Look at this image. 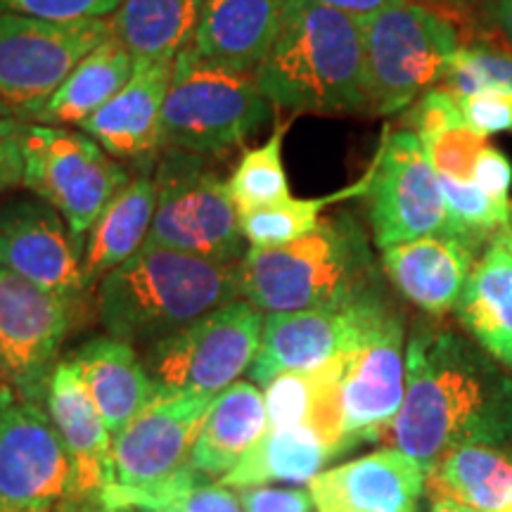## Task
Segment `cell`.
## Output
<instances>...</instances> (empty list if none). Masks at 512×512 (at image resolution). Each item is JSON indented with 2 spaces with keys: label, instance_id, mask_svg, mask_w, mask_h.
I'll list each match as a JSON object with an SVG mask.
<instances>
[{
  "label": "cell",
  "instance_id": "30bf717a",
  "mask_svg": "<svg viewBox=\"0 0 512 512\" xmlns=\"http://www.w3.org/2000/svg\"><path fill=\"white\" fill-rule=\"evenodd\" d=\"M110 34V19L0 15V117L34 124L62 81Z\"/></svg>",
  "mask_w": 512,
  "mask_h": 512
},
{
  "label": "cell",
  "instance_id": "3957f363",
  "mask_svg": "<svg viewBox=\"0 0 512 512\" xmlns=\"http://www.w3.org/2000/svg\"><path fill=\"white\" fill-rule=\"evenodd\" d=\"M240 290L259 311L283 313L347 309L382 287L366 230L351 214H337L290 245L249 247Z\"/></svg>",
  "mask_w": 512,
  "mask_h": 512
},
{
  "label": "cell",
  "instance_id": "4dcf8cb0",
  "mask_svg": "<svg viewBox=\"0 0 512 512\" xmlns=\"http://www.w3.org/2000/svg\"><path fill=\"white\" fill-rule=\"evenodd\" d=\"M292 121H278L271 138L247 150L226 181L228 195L240 214L290 200V181L283 162L285 136Z\"/></svg>",
  "mask_w": 512,
  "mask_h": 512
},
{
  "label": "cell",
  "instance_id": "ab89813d",
  "mask_svg": "<svg viewBox=\"0 0 512 512\" xmlns=\"http://www.w3.org/2000/svg\"><path fill=\"white\" fill-rule=\"evenodd\" d=\"M320 3L361 19L375 15L380 10L396 8V5H427V8H434L439 12H465L470 8L472 0H320Z\"/></svg>",
  "mask_w": 512,
  "mask_h": 512
},
{
  "label": "cell",
  "instance_id": "7bdbcfd3",
  "mask_svg": "<svg viewBox=\"0 0 512 512\" xmlns=\"http://www.w3.org/2000/svg\"><path fill=\"white\" fill-rule=\"evenodd\" d=\"M10 389H12V384H10V380H8V375H5L3 366H0V394L10 392ZM12 392H15V389H12Z\"/></svg>",
  "mask_w": 512,
  "mask_h": 512
},
{
  "label": "cell",
  "instance_id": "8fae6325",
  "mask_svg": "<svg viewBox=\"0 0 512 512\" xmlns=\"http://www.w3.org/2000/svg\"><path fill=\"white\" fill-rule=\"evenodd\" d=\"M370 226L380 249L427 235H458L439 174L413 131L387 133L370 166Z\"/></svg>",
  "mask_w": 512,
  "mask_h": 512
},
{
  "label": "cell",
  "instance_id": "74e56055",
  "mask_svg": "<svg viewBox=\"0 0 512 512\" xmlns=\"http://www.w3.org/2000/svg\"><path fill=\"white\" fill-rule=\"evenodd\" d=\"M24 133L27 121L0 117V197L24 185Z\"/></svg>",
  "mask_w": 512,
  "mask_h": 512
},
{
  "label": "cell",
  "instance_id": "484cf974",
  "mask_svg": "<svg viewBox=\"0 0 512 512\" xmlns=\"http://www.w3.org/2000/svg\"><path fill=\"white\" fill-rule=\"evenodd\" d=\"M136 72V60L112 31L72 69L34 124L81 126L110 102Z\"/></svg>",
  "mask_w": 512,
  "mask_h": 512
},
{
  "label": "cell",
  "instance_id": "f546056e",
  "mask_svg": "<svg viewBox=\"0 0 512 512\" xmlns=\"http://www.w3.org/2000/svg\"><path fill=\"white\" fill-rule=\"evenodd\" d=\"M370 185V169L361 181L349 185V188L332 192V195L323 197H290V200L271 204V207H261L254 211H245L240 214L242 235L252 247L259 249H273L290 245V242L304 238V235L313 233L325 219L323 211L330 204L344 202L349 197L368 195Z\"/></svg>",
  "mask_w": 512,
  "mask_h": 512
},
{
  "label": "cell",
  "instance_id": "d6986e66",
  "mask_svg": "<svg viewBox=\"0 0 512 512\" xmlns=\"http://www.w3.org/2000/svg\"><path fill=\"white\" fill-rule=\"evenodd\" d=\"M174 62L136 64L126 86L83 121L79 131L119 162L150 164L162 150V114Z\"/></svg>",
  "mask_w": 512,
  "mask_h": 512
},
{
  "label": "cell",
  "instance_id": "83f0119b",
  "mask_svg": "<svg viewBox=\"0 0 512 512\" xmlns=\"http://www.w3.org/2000/svg\"><path fill=\"white\" fill-rule=\"evenodd\" d=\"M335 458V448L311 427L266 430L252 451L219 482L235 491L268 484L302 486L320 475Z\"/></svg>",
  "mask_w": 512,
  "mask_h": 512
},
{
  "label": "cell",
  "instance_id": "8d00e7d4",
  "mask_svg": "<svg viewBox=\"0 0 512 512\" xmlns=\"http://www.w3.org/2000/svg\"><path fill=\"white\" fill-rule=\"evenodd\" d=\"M242 512H316L309 489L304 486H249L238 491Z\"/></svg>",
  "mask_w": 512,
  "mask_h": 512
},
{
  "label": "cell",
  "instance_id": "bcb514c9",
  "mask_svg": "<svg viewBox=\"0 0 512 512\" xmlns=\"http://www.w3.org/2000/svg\"><path fill=\"white\" fill-rule=\"evenodd\" d=\"M503 512H512V498H510V503L505 505V510H503Z\"/></svg>",
  "mask_w": 512,
  "mask_h": 512
},
{
  "label": "cell",
  "instance_id": "ba28073f",
  "mask_svg": "<svg viewBox=\"0 0 512 512\" xmlns=\"http://www.w3.org/2000/svg\"><path fill=\"white\" fill-rule=\"evenodd\" d=\"M261 332L264 311L238 299L145 347V370L159 394L219 396L252 368Z\"/></svg>",
  "mask_w": 512,
  "mask_h": 512
},
{
  "label": "cell",
  "instance_id": "7c38bea8",
  "mask_svg": "<svg viewBox=\"0 0 512 512\" xmlns=\"http://www.w3.org/2000/svg\"><path fill=\"white\" fill-rule=\"evenodd\" d=\"M74 494V460L48 411L0 394V512L57 510Z\"/></svg>",
  "mask_w": 512,
  "mask_h": 512
},
{
  "label": "cell",
  "instance_id": "4316f807",
  "mask_svg": "<svg viewBox=\"0 0 512 512\" xmlns=\"http://www.w3.org/2000/svg\"><path fill=\"white\" fill-rule=\"evenodd\" d=\"M202 8L204 0H121L110 31L136 64L176 60L195 41Z\"/></svg>",
  "mask_w": 512,
  "mask_h": 512
},
{
  "label": "cell",
  "instance_id": "2e32d148",
  "mask_svg": "<svg viewBox=\"0 0 512 512\" xmlns=\"http://www.w3.org/2000/svg\"><path fill=\"white\" fill-rule=\"evenodd\" d=\"M0 264L76 311L86 297L83 247L55 207L41 197L0 204Z\"/></svg>",
  "mask_w": 512,
  "mask_h": 512
},
{
  "label": "cell",
  "instance_id": "e575fe53",
  "mask_svg": "<svg viewBox=\"0 0 512 512\" xmlns=\"http://www.w3.org/2000/svg\"><path fill=\"white\" fill-rule=\"evenodd\" d=\"M121 0H0V15H22L74 22V19H105L114 15Z\"/></svg>",
  "mask_w": 512,
  "mask_h": 512
},
{
  "label": "cell",
  "instance_id": "8992f818",
  "mask_svg": "<svg viewBox=\"0 0 512 512\" xmlns=\"http://www.w3.org/2000/svg\"><path fill=\"white\" fill-rule=\"evenodd\" d=\"M370 114L408 110L420 95L444 83L460 36L444 12L427 5H396L361 17Z\"/></svg>",
  "mask_w": 512,
  "mask_h": 512
},
{
  "label": "cell",
  "instance_id": "277c9868",
  "mask_svg": "<svg viewBox=\"0 0 512 512\" xmlns=\"http://www.w3.org/2000/svg\"><path fill=\"white\" fill-rule=\"evenodd\" d=\"M238 299L240 264L145 245L98 285V316L107 335L145 349Z\"/></svg>",
  "mask_w": 512,
  "mask_h": 512
},
{
  "label": "cell",
  "instance_id": "f6af8a7d",
  "mask_svg": "<svg viewBox=\"0 0 512 512\" xmlns=\"http://www.w3.org/2000/svg\"><path fill=\"white\" fill-rule=\"evenodd\" d=\"M3 512H55V510H3Z\"/></svg>",
  "mask_w": 512,
  "mask_h": 512
},
{
  "label": "cell",
  "instance_id": "ac0fdd59",
  "mask_svg": "<svg viewBox=\"0 0 512 512\" xmlns=\"http://www.w3.org/2000/svg\"><path fill=\"white\" fill-rule=\"evenodd\" d=\"M316 512H420L427 470L396 446L325 467L306 484Z\"/></svg>",
  "mask_w": 512,
  "mask_h": 512
},
{
  "label": "cell",
  "instance_id": "ffe728a7",
  "mask_svg": "<svg viewBox=\"0 0 512 512\" xmlns=\"http://www.w3.org/2000/svg\"><path fill=\"white\" fill-rule=\"evenodd\" d=\"M477 247L463 235H427L382 249V268L406 302L427 316H446L456 311Z\"/></svg>",
  "mask_w": 512,
  "mask_h": 512
},
{
  "label": "cell",
  "instance_id": "d590c367",
  "mask_svg": "<svg viewBox=\"0 0 512 512\" xmlns=\"http://www.w3.org/2000/svg\"><path fill=\"white\" fill-rule=\"evenodd\" d=\"M460 112L472 131L491 138L498 133H512V93L486 88L465 98H458Z\"/></svg>",
  "mask_w": 512,
  "mask_h": 512
},
{
  "label": "cell",
  "instance_id": "d4e9b609",
  "mask_svg": "<svg viewBox=\"0 0 512 512\" xmlns=\"http://www.w3.org/2000/svg\"><path fill=\"white\" fill-rule=\"evenodd\" d=\"M157 209L155 176L140 174L107 204L83 245V278L98 287L114 268L145 247Z\"/></svg>",
  "mask_w": 512,
  "mask_h": 512
},
{
  "label": "cell",
  "instance_id": "5bb4252c",
  "mask_svg": "<svg viewBox=\"0 0 512 512\" xmlns=\"http://www.w3.org/2000/svg\"><path fill=\"white\" fill-rule=\"evenodd\" d=\"M72 316L60 299L0 264V366L19 399L46 408Z\"/></svg>",
  "mask_w": 512,
  "mask_h": 512
},
{
  "label": "cell",
  "instance_id": "60d3db41",
  "mask_svg": "<svg viewBox=\"0 0 512 512\" xmlns=\"http://www.w3.org/2000/svg\"><path fill=\"white\" fill-rule=\"evenodd\" d=\"M491 22L501 29V34L512 43V0H484Z\"/></svg>",
  "mask_w": 512,
  "mask_h": 512
},
{
  "label": "cell",
  "instance_id": "603a6c76",
  "mask_svg": "<svg viewBox=\"0 0 512 512\" xmlns=\"http://www.w3.org/2000/svg\"><path fill=\"white\" fill-rule=\"evenodd\" d=\"M456 316L486 354L512 370V249L501 235L486 242L460 294Z\"/></svg>",
  "mask_w": 512,
  "mask_h": 512
},
{
  "label": "cell",
  "instance_id": "ee69618b",
  "mask_svg": "<svg viewBox=\"0 0 512 512\" xmlns=\"http://www.w3.org/2000/svg\"><path fill=\"white\" fill-rule=\"evenodd\" d=\"M498 235H501V240L505 242V245H508V247L512 249V223H510L508 228H503L501 233H498Z\"/></svg>",
  "mask_w": 512,
  "mask_h": 512
},
{
  "label": "cell",
  "instance_id": "d6a6232c",
  "mask_svg": "<svg viewBox=\"0 0 512 512\" xmlns=\"http://www.w3.org/2000/svg\"><path fill=\"white\" fill-rule=\"evenodd\" d=\"M441 86L448 88L456 98H465L486 88L512 93V55L484 46H463L453 57Z\"/></svg>",
  "mask_w": 512,
  "mask_h": 512
},
{
  "label": "cell",
  "instance_id": "9a60e30c",
  "mask_svg": "<svg viewBox=\"0 0 512 512\" xmlns=\"http://www.w3.org/2000/svg\"><path fill=\"white\" fill-rule=\"evenodd\" d=\"M406 344V325L392 306L347 356L342 375L344 453L392 432L406 396Z\"/></svg>",
  "mask_w": 512,
  "mask_h": 512
},
{
  "label": "cell",
  "instance_id": "6da1fadb",
  "mask_svg": "<svg viewBox=\"0 0 512 512\" xmlns=\"http://www.w3.org/2000/svg\"><path fill=\"white\" fill-rule=\"evenodd\" d=\"M389 434L427 475L458 446H505L512 441L510 370L458 332L415 328L406 344V396Z\"/></svg>",
  "mask_w": 512,
  "mask_h": 512
},
{
  "label": "cell",
  "instance_id": "e0dca14e",
  "mask_svg": "<svg viewBox=\"0 0 512 512\" xmlns=\"http://www.w3.org/2000/svg\"><path fill=\"white\" fill-rule=\"evenodd\" d=\"M214 399L207 394H159L114 434V484L152 489L190 467L192 446Z\"/></svg>",
  "mask_w": 512,
  "mask_h": 512
},
{
  "label": "cell",
  "instance_id": "5b68a950",
  "mask_svg": "<svg viewBox=\"0 0 512 512\" xmlns=\"http://www.w3.org/2000/svg\"><path fill=\"white\" fill-rule=\"evenodd\" d=\"M256 72L211 60L188 46L174 62L162 114V150L221 155L271 117Z\"/></svg>",
  "mask_w": 512,
  "mask_h": 512
},
{
  "label": "cell",
  "instance_id": "44dd1931",
  "mask_svg": "<svg viewBox=\"0 0 512 512\" xmlns=\"http://www.w3.org/2000/svg\"><path fill=\"white\" fill-rule=\"evenodd\" d=\"M69 361L79 370L83 387L112 434L131 422L159 396L133 344L112 335H98L72 351Z\"/></svg>",
  "mask_w": 512,
  "mask_h": 512
},
{
  "label": "cell",
  "instance_id": "1f68e13d",
  "mask_svg": "<svg viewBox=\"0 0 512 512\" xmlns=\"http://www.w3.org/2000/svg\"><path fill=\"white\" fill-rule=\"evenodd\" d=\"M439 181L453 228L463 238L484 245L512 223V200H496L472 181H453V178L441 176Z\"/></svg>",
  "mask_w": 512,
  "mask_h": 512
},
{
  "label": "cell",
  "instance_id": "9c48e42d",
  "mask_svg": "<svg viewBox=\"0 0 512 512\" xmlns=\"http://www.w3.org/2000/svg\"><path fill=\"white\" fill-rule=\"evenodd\" d=\"M128 183L124 164L83 131L27 124L24 188L60 211L81 247L107 204Z\"/></svg>",
  "mask_w": 512,
  "mask_h": 512
},
{
  "label": "cell",
  "instance_id": "52a82bcc",
  "mask_svg": "<svg viewBox=\"0 0 512 512\" xmlns=\"http://www.w3.org/2000/svg\"><path fill=\"white\" fill-rule=\"evenodd\" d=\"M157 209L145 245L240 264L245 235L226 181L202 155L164 150L155 171Z\"/></svg>",
  "mask_w": 512,
  "mask_h": 512
},
{
  "label": "cell",
  "instance_id": "7402d4cb",
  "mask_svg": "<svg viewBox=\"0 0 512 512\" xmlns=\"http://www.w3.org/2000/svg\"><path fill=\"white\" fill-rule=\"evenodd\" d=\"M266 430L264 389L238 380L211 401L192 446L190 467L197 475L219 482L252 451Z\"/></svg>",
  "mask_w": 512,
  "mask_h": 512
},
{
  "label": "cell",
  "instance_id": "7a4b0ae2",
  "mask_svg": "<svg viewBox=\"0 0 512 512\" xmlns=\"http://www.w3.org/2000/svg\"><path fill=\"white\" fill-rule=\"evenodd\" d=\"M256 79L271 105L297 114L370 112L361 22L320 0H285Z\"/></svg>",
  "mask_w": 512,
  "mask_h": 512
},
{
  "label": "cell",
  "instance_id": "f35d334b",
  "mask_svg": "<svg viewBox=\"0 0 512 512\" xmlns=\"http://www.w3.org/2000/svg\"><path fill=\"white\" fill-rule=\"evenodd\" d=\"M472 183L486 195L496 197L501 202H510L512 190V162L501 147L486 145L482 155L477 157L475 169H472Z\"/></svg>",
  "mask_w": 512,
  "mask_h": 512
},
{
  "label": "cell",
  "instance_id": "cb8c5ba5",
  "mask_svg": "<svg viewBox=\"0 0 512 512\" xmlns=\"http://www.w3.org/2000/svg\"><path fill=\"white\" fill-rule=\"evenodd\" d=\"M285 0H204L192 48L204 57L256 72L273 46Z\"/></svg>",
  "mask_w": 512,
  "mask_h": 512
},
{
  "label": "cell",
  "instance_id": "f1b7e54d",
  "mask_svg": "<svg viewBox=\"0 0 512 512\" xmlns=\"http://www.w3.org/2000/svg\"><path fill=\"white\" fill-rule=\"evenodd\" d=\"M434 498L503 512L512 498V453L505 446L465 444L448 451L427 475Z\"/></svg>",
  "mask_w": 512,
  "mask_h": 512
},
{
  "label": "cell",
  "instance_id": "836d02e7",
  "mask_svg": "<svg viewBox=\"0 0 512 512\" xmlns=\"http://www.w3.org/2000/svg\"><path fill=\"white\" fill-rule=\"evenodd\" d=\"M484 136L472 131L465 119L456 124L441 128L434 136L420 140L425 147V155L430 157L434 171L441 178H453V181H472V169H475L477 157L482 155L486 145Z\"/></svg>",
  "mask_w": 512,
  "mask_h": 512
},
{
  "label": "cell",
  "instance_id": "b9f144b4",
  "mask_svg": "<svg viewBox=\"0 0 512 512\" xmlns=\"http://www.w3.org/2000/svg\"><path fill=\"white\" fill-rule=\"evenodd\" d=\"M430 512H484V510H477V508H472V505L451 501V498H434Z\"/></svg>",
  "mask_w": 512,
  "mask_h": 512
},
{
  "label": "cell",
  "instance_id": "4fadbf2b",
  "mask_svg": "<svg viewBox=\"0 0 512 512\" xmlns=\"http://www.w3.org/2000/svg\"><path fill=\"white\" fill-rule=\"evenodd\" d=\"M392 309L384 292L347 309L264 313L259 354L249 380L264 389L283 373H306L354 351L384 313Z\"/></svg>",
  "mask_w": 512,
  "mask_h": 512
}]
</instances>
